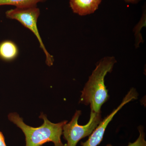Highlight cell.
<instances>
[{"instance_id": "1", "label": "cell", "mask_w": 146, "mask_h": 146, "mask_svg": "<svg viewBox=\"0 0 146 146\" xmlns=\"http://www.w3.org/2000/svg\"><path fill=\"white\" fill-rule=\"evenodd\" d=\"M39 118L44 123L39 127L30 126L24 122L16 112H11L8 115V119L17 125L23 131L25 136L26 146H41L48 142H52L54 146H65L61 141L63 127L68 121L54 123L48 119L47 115L41 113Z\"/></svg>"}, {"instance_id": "2", "label": "cell", "mask_w": 146, "mask_h": 146, "mask_svg": "<svg viewBox=\"0 0 146 146\" xmlns=\"http://www.w3.org/2000/svg\"><path fill=\"white\" fill-rule=\"evenodd\" d=\"M116 62L115 58L105 57L97 65L82 91L80 102L90 105L91 110L100 112L101 108L109 98L108 90L104 83L108 73L112 72Z\"/></svg>"}, {"instance_id": "3", "label": "cell", "mask_w": 146, "mask_h": 146, "mask_svg": "<svg viewBox=\"0 0 146 146\" xmlns=\"http://www.w3.org/2000/svg\"><path fill=\"white\" fill-rule=\"evenodd\" d=\"M40 15V10L37 6L29 8H15L7 11L5 12L7 18L18 21L34 34L46 56V64L48 66H51L53 65L54 58L47 50L37 27V21Z\"/></svg>"}, {"instance_id": "4", "label": "cell", "mask_w": 146, "mask_h": 146, "mask_svg": "<svg viewBox=\"0 0 146 146\" xmlns=\"http://www.w3.org/2000/svg\"><path fill=\"white\" fill-rule=\"evenodd\" d=\"M81 112V110H76L70 121L63 127L62 134L67 141L65 146H76L81 139L90 136L102 121L100 112H96L91 110L88 123L84 125H79L78 120Z\"/></svg>"}, {"instance_id": "5", "label": "cell", "mask_w": 146, "mask_h": 146, "mask_svg": "<svg viewBox=\"0 0 146 146\" xmlns=\"http://www.w3.org/2000/svg\"><path fill=\"white\" fill-rule=\"evenodd\" d=\"M138 94L136 89L132 88L129 91L123 100L117 108L114 110L109 115L105 118L98 125L95 129L91 135L89 136V139L84 143H81L82 146H97L100 145L102 141L106 129L109 123L114 117V116L125 105L128 103L138 98Z\"/></svg>"}, {"instance_id": "6", "label": "cell", "mask_w": 146, "mask_h": 146, "mask_svg": "<svg viewBox=\"0 0 146 146\" xmlns=\"http://www.w3.org/2000/svg\"><path fill=\"white\" fill-rule=\"evenodd\" d=\"M102 0H70L74 13L83 16L94 13L98 8Z\"/></svg>"}, {"instance_id": "7", "label": "cell", "mask_w": 146, "mask_h": 146, "mask_svg": "<svg viewBox=\"0 0 146 146\" xmlns=\"http://www.w3.org/2000/svg\"><path fill=\"white\" fill-rule=\"evenodd\" d=\"M19 54V49L15 42L6 40L0 43V58L9 62L16 59Z\"/></svg>"}, {"instance_id": "8", "label": "cell", "mask_w": 146, "mask_h": 146, "mask_svg": "<svg viewBox=\"0 0 146 146\" xmlns=\"http://www.w3.org/2000/svg\"><path fill=\"white\" fill-rule=\"evenodd\" d=\"M46 0H0V6L3 5L13 6L15 8H25L37 6L39 3Z\"/></svg>"}, {"instance_id": "9", "label": "cell", "mask_w": 146, "mask_h": 146, "mask_svg": "<svg viewBox=\"0 0 146 146\" xmlns=\"http://www.w3.org/2000/svg\"><path fill=\"white\" fill-rule=\"evenodd\" d=\"M140 135L138 139L133 143H129L127 146H146V142L145 141V135L144 128L143 126H139L138 128ZM106 146H113L110 144H108Z\"/></svg>"}, {"instance_id": "10", "label": "cell", "mask_w": 146, "mask_h": 146, "mask_svg": "<svg viewBox=\"0 0 146 146\" xmlns=\"http://www.w3.org/2000/svg\"><path fill=\"white\" fill-rule=\"evenodd\" d=\"M0 146H7L5 142L4 136L1 131H0Z\"/></svg>"}, {"instance_id": "11", "label": "cell", "mask_w": 146, "mask_h": 146, "mask_svg": "<svg viewBox=\"0 0 146 146\" xmlns=\"http://www.w3.org/2000/svg\"><path fill=\"white\" fill-rule=\"evenodd\" d=\"M125 1L127 2L133 3H135L138 2L140 0H125Z\"/></svg>"}]
</instances>
